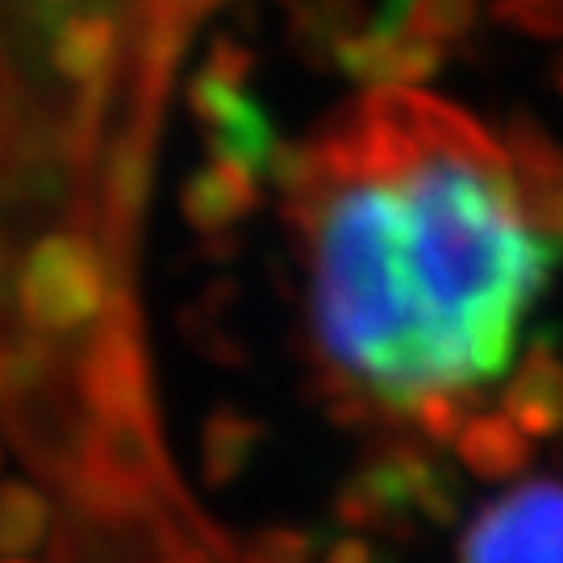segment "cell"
Returning <instances> with one entry per match:
<instances>
[{"label": "cell", "instance_id": "obj_1", "mask_svg": "<svg viewBox=\"0 0 563 563\" xmlns=\"http://www.w3.org/2000/svg\"><path fill=\"white\" fill-rule=\"evenodd\" d=\"M301 239L309 330L342 409L380 405L451 430L497 380L560 242L526 218L505 155L409 88H372L309 146H276Z\"/></svg>", "mask_w": 563, "mask_h": 563}, {"label": "cell", "instance_id": "obj_2", "mask_svg": "<svg viewBox=\"0 0 563 563\" xmlns=\"http://www.w3.org/2000/svg\"><path fill=\"white\" fill-rule=\"evenodd\" d=\"M113 301V272L88 234L42 239L18 272V309L34 334H71Z\"/></svg>", "mask_w": 563, "mask_h": 563}, {"label": "cell", "instance_id": "obj_3", "mask_svg": "<svg viewBox=\"0 0 563 563\" xmlns=\"http://www.w3.org/2000/svg\"><path fill=\"white\" fill-rule=\"evenodd\" d=\"M76 388L88 418H155L134 288H113V301L76 363Z\"/></svg>", "mask_w": 563, "mask_h": 563}, {"label": "cell", "instance_id": "obj_4", "mask_svg": "<svg viewBox=\"0 0 563 563\" xmlns=\"http://www.w3.org/2000/svg\"><path fill=\"white\" fill-rule=\"evenodd\" d=\"M463 563H563V484H522L488 505L463 539Z\"/></svg>", "mask_w": 563, "mask_h": 563}, {"label": "cell", "instance_id": "obj_5", "mask_svg": "<svg viewBox=\"0 0 563 563\" xmlns=\"http://www.w3.org/2000/svg\"><path fill=\"white\" fill-rule=\"evenodd\" d=\"M409 509H430V514L443 509V497L434 488V472L418 455L372 460L339 493V518L351 526L397 522Z\"/></svg>", "mask_w": 563, "mask_h": 563}, {"label": "cell", "instance_id": "obj_6", "mask_svg": "<svg viewBox=\"0 0 563 563\" xmlns=\"http://www.w3.org/2000/svg\"><path fill=\"white\" fill-rule=\"evenodd\" d=\"M260 205V184L255 172L230 159H213L205 172H197L184 184L180 209L201 234H218L230 222H239L242 213H251Z\"/></svg>", "mask_w": 563, "mask_h": 563}, {"label": "cell", "instance_id": "obj_7", "mask_svg": "<svg viewBox=\"0 0 563 563\" xmlns=\"http://www.w3.org/2000/svg\"><path fill=\"white\" fill-rule=\"evenodd\" d=\"M501 413L530 439H547L563 426V363L534 351L505 388Z\"/></svg>", "mask_w": 563, "mask_h": 563}, {"label": "cell", "instance_id": "obj_8", "mask_svg": "<svg viewBox=\"0 0 563 563\" xmlns=\"http://www.w3.org/2000/svg\"><path fill=\"white\" fill-rule=\"evenodd\" d=\"M267 439V426L234 405H218L201 430V476L209 488H225L246 472L255 446Z\"/></svg>", "mask_w": 563, "mask_h": 563}, {"label": "cell", "instance_id": "obj_9", "mask_svg": "<svg viewBox=\"0 0 563 563\" xmlns=\"http://www.w3.org/2000/svg\"><path fill=\"white\" fill-rule=\"evenodd\" d=\"M113 46H118V21L104 18V13H84V18H67L55 30L51 59L67 80L97 84L101 76H109Z\"/></svg>", "mask_w": 563, "mask_h": 563}, {"label": "cell", "instance_id": "obj_10", "mask_svg": "<svg viewBox=\"0 0 563 563\" xmlns=\"http://www.w3.org/2000/svg\"><path fill=\"white\" fill-rule=\"evenodd\" d=\"M59 372V346L46 334H18V339H0V409L13 413L25 409L46 384Z\"/></svg>", "mask_w": 563, "mask_h": 563}, {"label": "cell", "instance_id": "obj_11", "mask_svg": "<svg viewBox=\"0 0 563 563\" xmlns=\"http://www.w3.org/2000/svg\"><path fill=\"white\" fill-rule=\"evenodd\" d=\"M455 443H460V455L467 460L472 472H481V476H509V472H518L526 463L530 434H522L505 413H481V418L463 422Z\"/></svg>", "mask_w": 563, "mask_h": 563}, {"label": "cell", "instance_id": "obj_12", "mask_svg": "<svg viewBox=\"0 0 563 563\" xmlns=\"http://www.w3.org/2000/svg\"><path fill=\"white\" fill-rule=\"evenodd\" d=\"M46 534V497L30 484H4L0 488V555L18 560L34 551Z\"/></svg>", "mask_w": 563, "mask_h": 563}, {"label": "cell", "instance_id": "obj_13", "mask_svg": "<svg viewBox=\"0 0 563 563\" xmlns=\"http://www.w3.org/2000/svg\"><path fill=\"white\" fill-rule=\"evenodd\" d=\"M188 104H192V113H197V118L209 125V134H213V130H225L251 101L242 97V84L222 80V76H213V71L205 67V71H197L192 84H188Z\"/></svg>", "mask_w": 563, "mask_h": 563}, {"label": "cell", "instance_id": "obj_14", "mask_svg": "<svg viewBox=\"0 0 563 563\" xmlns=\"http://www.w3.org/2000/svg\"><path fill=\"white\" fill-rule=\"evenodd\" d=\"M313 539L288 526H267L239 547V563H309Z\"/></svg>", "mask_w": 563, "mask_h": 563}, {"label": "cell", "instance_id": "obj_15", "mask_svg": "<svg viewBox=\"0 0 563 563\" xmlns=\"http://www.w3.org/2000/svg\"><path fill=\"white\" fill-rule=\"evenodd\" d=\"M472 21V0H413V13H409V34L430 42L455 38L463 25Z\"/></svg>", "mask_w": 563, "mask_h": 563}, {"label": "cell", "instance_id": "obj_16", "mask_svg": "<svg viewBox=\"0 0 563 563\" xmlns=\"http://www.w3.org/2000/svg\"><path fill=\"white\" fill-rule=\"evenodd\" d=\"M205 67H209L213 76H222V80L242 84L246 80V71H251V51L230 38H218L213 42V51H209V63H205Z\"/></svg>", "mask_w": 563, "mask_h": 563}, {"label": "cell", "instance_id": "obj_17", "mask_svg": "<svg viewBox=\"0 0 563 563\" xmlns=\"http://www.w3.org/2000/svg\"><path fill=\"white\" fill-rule=\"evenodd\" d=\"M325 563H376V555H372V547L363 543V539H342V543L330 547Z\"/></svg>", "mask_w": 563, "mask_h": 563}, {"label": "cell", "instance_id": "obj_18", "mask_svg": "<svg viewBox=\"0 0 563 563\" xmlns=\"http://www.w3.org/2000/svg\"><path fill=\"white\" fill-rule=\"evenodd\" d=\"M9 276H13V242H9V234L0 230V309H4V288H9Z\"/></svg>", "mask_w": 563, "mask_h": 563}, {"label": "cell", "instance_id": "obj_19", "mask_svg": "<svg viewBox=\"0 0 563 563\" xmlns=\"http://www.w3.org/2000/svg\"><path fill=\"white\" fill-rule=\"evenodd\" d=\"M551 218H555V222L563 225V184L555 188V201H551Z\"/></svg>", "mask_w": 563, "mask_h": 563}, {"label": "cell", "instance_id": "obj_20", "mask_svg": "<svg viewBox=\"0 0 563 563\" xmlns=\"http://www.w3.org/2000/svg\"><path fill=\"white\" fill-rule=\"evenodd\" d=\"M0 563H25V560H0Z\"/></svg>", "mask_w": 563, "mask_h": 563}]
</instances>
